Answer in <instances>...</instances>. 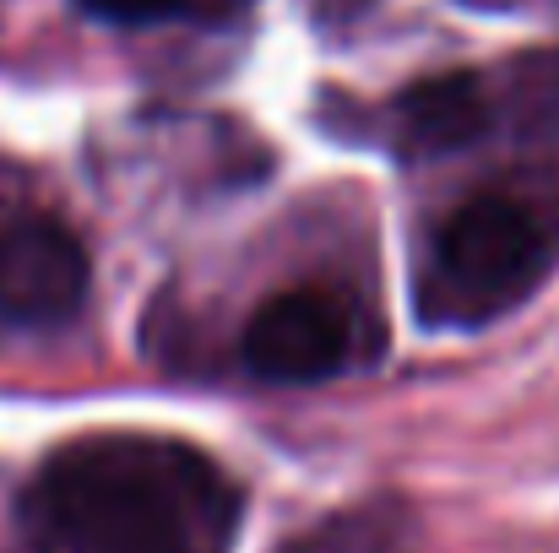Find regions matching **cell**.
Returning <instances> with one entry per match:
<instances>
[{"instance_id":"obj_1","label":"cell","mask_w":559,"mask_h":553,"mask_svg":"<svg viewBox=\"0 0 559 553\" xmlns=\"http://www.w3.org/2000/svg\"><path fill=\"white\" fill-rule=\"evenodd\" d=\"M22 527L33 553H228L239 489L186 440L87 434L38 467Z\"/></svg>"},{"instance_id":"obj_2","label":"cell","mask_w":559,"mask_h":553,"mask_svg":"<svg viewBox=\"0 0 559 553\" xmlns=\"http://www.w3.org/2000/svg\"><path fill=\"white\" fill-rule=\"evenodd\" d=\"M559 266V195L544 184H484L429 233L413 304L429 326H489L522 310Z\"/></svg>"},{"instance_id":"obj_3","label":"cell","mask_w":559,"mask_h":553,"mask_svg":"<svg viewBox=\"0 0 559 553\" xmlns=\"http://www.w3.org/2000/svg\"><path fill=\"white\" fill-rule=\"evenodd\" d=\"M245 369L272 385H316L343 374L354 359V310L337 288L299 282L272 293L245 321Z\"/></svg>"},{"instance_id":"obj_4","label":"cell","mask_w":559,"mask_h":553,"mask_svg":"<svg viewBox=\"0 0 559 553\" xmlns=\"http://www.w3.org/2000/svg\"><path fill=\"white\" fill-rule=\"evenodd\" d=\"M93 282L82 239L55 217H27L0 228V321L60 326L82 310Z\"/></svg>"},{"instance_id":"obj_5","label":"cell","mask_w":559,"mask_h":553,"mask_svg":"<svg viewBox=\"0 0 559 553\" xmlns=\"http://www.w3.org/2000/svg\"><path fill=\"white\" fill-rule=\"evenodd\" d=\"M495 131V98L478 71H435L391 98L385 136L396 158L407 164H435L451 153L478 147Z\"/></svg>"},{"instance_id":"obj_6","label":"cell","mask_w":559,"mask_h":553,"mask_svg":"<svg viewBox=\"0 0 559 553\" xmlns=\"http://www.w3.org/2000/svg\"><path fill=\"white\" fill-rule=\"evenodd\" d=\"M495 98V125H506L522 142H559V49H533L516 55L500 71Z\"/></svg>"},{"instance_id":"obj_7","label":"cell","mask_w":559,"mask_h":553,"mask_svg":"<svg viewBox=\"0 0 559 553\" xmlns=\"http://www.w3.org/2000/svg\"><path fill=\"white\" fill-rule=\"evenodd\" d=\"M283 553H407V532L391 510H354V516L321 521Z\"/></svg>"},{"instance_id":"obj_8","label":"cell","mask_w":559,"mask_h":553,"mask_svg":"<svg viewBox=\"0 0 559 553\" xmlns=\"http://www.w3.org/2000/svg\"><path fill=\"white\" fill-rule=\"evenodd\" d=\"M190 0H82V11L104 16V22H126V27H142V22H164L175 11H186Z\"/></svg>"}]
</instances>
